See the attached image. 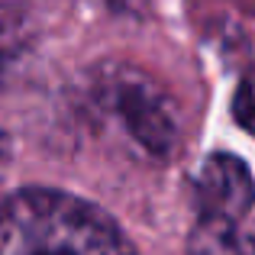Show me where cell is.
Listing matches in <instances>:
<instances>
[{
    "mask_svg": "<svg viewBox=\"0 0 255 255\" xmlns=\"http://www.w3.org/2000/svg\"><path fill=\"white\" fill-rule=\"evenodd\" d=\"M0 255H136L100 207L62 191H19L0 204Z\"/></svg>",
    "mask_w": 255,
    "mask_h": 255,
    "instance_id": "obj_1",
    "label": "cell"
},
{
    "mask_svg": "<svg viewBox=\"0 0 255 255\" xmlns=\"http://www.w3.org/2000/svg\"><path fill=\"white\" fill-rule=\"evenodd\" d=\"M104 97L142 152H149L152 158H168L174 152L181 139L178 110L155 81L139 75L136 68L113 71L104 81Z\"/></svg>",
    "mask_w": 255,
    "mask_h": 255,
    "instance_id": "obj_2",
    "label": "cell"
},
{
    "mask_svg": "<svg viewBox=\"0 0 255 255\" xmlns=\"http://www.w3.org/2000/svg\"><path fill=\"white\" fill-rule=\"evenodd\" d=\"M255 204V181L243 158L236 155H210L200 168L197 178V207L200 217H217V220H239L252 210Z\"/></svg>",
    "mask_w": 255,
    "mask_h": 255,
    "instance_id": "obj_3",
    "label": "cell"
},
{
    "mask_svg": "<svg viewBox=\"0 0 255 255\" xmlns=\"http://www.w3.org/2000/svg\"><path fill=\"white\" fill-rule=\"evenodd\" d=\"M191 255H255V233H246L233 220L200 217L187 239Z\"/></svg>",
    "mask_w": 255,
    "mask_h": 255,
    "instance_id": "obj_4",
    "label": "cell"
},
{
    "mask_svg": "<svg viewBox=\"0 0 255 255\" xmlns=\"http://www.w3.org/2000/svg\"><path fill=\"white\" fill-rule=\"evenodd\" d=\"M29 49V26L13 0H0V84Z\"/></svg>",
    "mask_w": 255,
    "mask_h": 255,
    "instance_id": "obj_5",
    "label": "cell"
},
{
    "mask_svg": "<svg viewBox=\"0 0 255 255\" xmlns=\"http://www.w3.org/2000/svg\"><path fill=\"white\" fill-rule=\"evenodd\" d=\"M233 117L246 132H255V71L243 78V84L236 87L233 97Z\"/></svg>",
    "mask_w": 255,
    "mask_h": 255,
    "instance_id": "obj_6",
    "label": "cell"
}]
</instances>
